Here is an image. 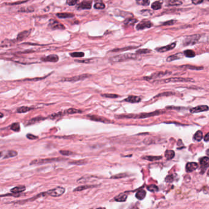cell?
I'll use <instances>...</instances> for the list:
<instances>
[{
    "instance_id": "cell-1",
    "label": "cell",
    "mask_w": 209,
    "mask_h": 209,
    "mask_svg": "<svg viewBox=\"0 0 209 209\" xmlns=\"http://www.w3.org/2000/svg\"><path fill=\"white\" fill-rule=\"evenodd\" d=\"M164 113V111H156L155 112H150V113H142L139 114H129V115H116L115 118H134V119H142V118H147L151 117H153L155 115H159Z\"/></svg>"
},
{
    "instance_id": "cell-2",
    "label": "cell",
    "mask_w": 209,
    "mask_h": 209,
    "mask_svg": "<svg viewBox=\"0 0 209 209\" xmlns=\"http://www.w3.org/2000/svg\"><path fill=\"white\" fill-rule=\"evenodd\" d=\"M138 58V55L137 54H121L117 56H114L113 57L109 58V61H111L112 63H118V62H122L128 60H136Z\"/></svg>"
},
{
    "instance_id": "cell-3",
    "label": "cell",
    "mask_w": 209,
    "mask_h": 209,
    "mask_svg": "<svg viewBox=\"0 0 209 209\" xmlns=\"http://www.w3.org/2000/svg\"><path fill=\"white\" fill-rule=\"evenodd\" d=\"M194 80L191 78H182V77H170L168 79L158 80L154 81V83L162 84L168 83L170 82H194Z\"/></svg>"
},
{
    "instance_id": "cell-4",
    "label": "cell",
    "mask_w": 209,
    "mask_h": 209,
    "mask_svg": "<svg viewBox=\"0 0 209 209\" xmlns=\"http://www.w3.org/2000/svg\"><path fill=\"white\" fill-rule=\"evenodd\" d=\"M200 37H201L200 35H193L187 36L183 41V45L184 46L193 45L194 44H196L197 42H198Z\"/></svg>"
},
{
    "instance_id": "cell-5",
    "label": "cell",
    "mask_w": 209,
    "mask_h": 209,
    "mask_svg": "<svg viewBox=\"0 0 209 209\" xmlns=\"http://www.w3.org/2000/svg\"><path fill=\"white\" fill-rule=\"evenodd\" d=\"M63 160H65V159L62 158H45V159H35L33 160L30 163V165H36V164H42L53 162H58Z\"/></svg>"
},
{
    "instance_id": "cell-6",
    "label": "cell",
    "mask_w": 209,
    "mask_h": 209,
    "mask_svg": "<svg viewBox=\"0 0 209 209\" xmlns=\"http://www.w3.org/2000/svg\"><path fill=\"white\" fill-rule=\"evenodd\" d=\"M65 192V189L63 187H58L52 189H50L46 193L47 196H50L52 197H59L62 196Z\"/></svg>"
},
{
    "instance_id": "cell-7",
    "label": "cell",
    "mask_w": 209,
    "mask_h": 209,
    "mask_svg": "<svg viewBox=\"0 0 209 209\" xmlns=\"http://www.w3.org/2000/svg\"><path fill=\"white\" fill-rule=\"evenodd\" d=\"M91 75L88 74H82V75H79L77 76H74V77H69V78H64L61 81H64V82H77V81H80V80H83L86 79L87 78H89Z\"/></svg>"
},
{
    "instance_id": "cell-8",
    "label": "cell",
    "mask_w": 209,
    "mask_h": 209,
    "mask_svg": "<svg viewBox=\"0 0 209 209\" xmlns=\"http://www.w3.org/2000/svg\"><path fill=\"white\" fill-rule=\"evenodd\" d=\"M170 74H171V72H169V71H165V72H163V71H160V72H156L155 73L152 74L151 75L149 76V77H144V79H145L146 80L156 79L163 77L165 75H169Z\"/></svg>"
},
{
    "instance_id": "cell-9",
    "label": "cell",
    "mask_w": 209,
    "mask_h": 209,
    "mask_svg": "<svg viewBox=\"0 0 209 209\" xmlns=\"http://www.w3.org/2000/svg\"><path fill=\"white\" fill-rule=\"evenodd\" d=\"M153 26V23L150 20H143L136 26L137 30H143L145 29H148Z\"/></svg>"
},
{
    "instance_id": "cell-10",
    "label": "cell",
    "mask_w": 209,
    "mask_h": 209,
    "mask_svg": "<svg viewBox=\"0 0 209 209\" xmlns=\"http://www.w3.org/2000/svg\"><path fill=\"white\" fill-rule=\"evenodd\" d=\"M49 26L52 30H64L65 26L61 23L51 19L49 21Z\"/></svg>"
},
{
    "instance_id": "cell-11",
    "label": "cell",
    "mask_w": 209,
    "mask_h": 209,
    "mask_svg": "<svg viewBox=\"0 0 209 209\" xmlns=\"http://www.w3.org/2000/svg\"><path fill=\"white\" fill-rule=\"evenodd\" d=\"M92 6V1L91 0H84L83 1L79 4L77 9L78 10H83V9H90Z\"/></svg>"
},
{
    "instance_id": "cell-12",
    "label": "cell",
    "mask_w": 209,
    "mask_h": 209,
    "mask_svg": "<svg viewBox=\"0 0 209 209\" xmlns=\"http://www.w3.org/2000/svg\"><path fill=\"white\" fill-rule=\"evenodd\" d=\"M88 118H90V120H92L93 121H98V122H101V123H112L113 122L111 121V120H109L107 118H106L104 117H99V116H96V115H87V116Z\"/></svg>"
},
{
    "instance_id": "cell-13",
    "label": "cell",
    "mask_w": 209,
    "mask_h": 209,
    "mask_svg": "<svg viewBox=\"0 0 209 209\" xmlns=\"http://www.w3.org/2000/svg\"><path fill=\"white\" fill-rule=\"evenodd\" d=\"M41 60L42 61H45V62L56 63L59 60V57L57 55L52 54L45 57H42L41 58Z\"/></svg>"
},
{
    "instance_id": "cell-14",
    "label": "cell",
    "mask_w": 209,
    "mask_h": 209,
    "mask_svg": "<svg viewBox=\"0 0 209 209\" xmlns=\"http://www.w3.org/2000/svg\"><path fill=\"white\" fill-rule=\"evenodd\" d=\"M31 33V31L30 30H24L20 33H19L17 36L16 41V42H20V41H22L24 39H25L26 38H27L28 37V36L30 35V34Z\"/></svg>"
},
{
    "instance_id": "cell-15",
    "label": "cell",
    "mask_w": 209,
    "mask_h": 209,
    "mask_svg": "<svg viewBox=\"0 0 209 209\" xmlns=\"http://www.w3.org/2000/svg\"><path fill=\"white\" fill-rule=\"evenodd\" d=\"M175 46H176V42H174V43L169 44V45H166V46L161 47H158V48H156L155 50L157 52H158L163 53V52H168V51L172 50L173 49L175 48Z\"/></svg>"
},
{
    "instance_id": "cell-16",
    "label": "cell",
    "mask_w": 209,
    "mask_h": 209,
    "mask_svg": "<svg viewBox=\"0 0 209 209\" xmlns=\"http://www.w3.org/2000/svg\"><path fill=\"white\" fill-rule=\"evenodd\" d=\"M208 110V107L206 105H201V106H198L196 107H193L190 109V112L193 113H199V112H206Z\"/></svg>"
},
{
    "instance_id": "cell-17",
    "label": "cell",
    "mask_w": 209,
    "mask_h": 209,
    "mask_svg": "<svg viewBox=\"0 0 209 209\" xmlns=\"http://www.w3.org/2000/svg\"><path fill=\"white\" fill-rule=\"evenodd\" d=\"M208 161H209V159L208 158V156L202 157V158L199 159V163H200L201 169L203 170H204V172H205V170L208 167Z\"/></svg>"
},
{
    "instance_id": "cell-18",
    "label": "cell",
    "mask_w": 209,
    "mask_h": 209,
    "mask_svg": "<svg viewBox=\"0 0 209 209\" xmlns=\"http://www.w3.org/2000/svg\"><path fill=\"white\" fill-rule=\"evenodd\" d=\"M198 168V164L194 162L188 163L186 165V171L187 172H192Z\"/></svg>"
},
{
    "instance_id": "cell-19",
    "label": "cell",
    "mask_w": 209,
    "mask_h": 209,
    "mask_svg": "<svg viewBox=\"0 0 209 209\" xmlns=\"http://www.w3.org/2000/svg\"><path fill=\"white\" fill-rule=\"evenodd\" d=\"M142 99L139 96H128L127 98L125 99L123 101L128 102H131V103H138L140 102Z\"/></svg>"
},
{
    "instance_id": "cell-20",
    "label": "cell",
    "mask_w": 209,
    "mask_h": 209,
    "mask_svg": "<svg viewBox=\"0 0 209 209\" xmlns=\"http://www.w3.org/2000/svg\"><path fill=\"white\" fill-rule=\"evenodd\" d=\"M184 56L183 54L182 53H177L174 54L172 55H170L168 56L167 58V61L168 62H171V61H173L174 60H177L182 58Z\"/></svg>"
},
{
    "instance_id": "cell-21",
    "label": "cell",
    "mask_w": 209,
    "mask_h": 209,
    "mask_svg": "<svg viewBox=\"0 0 209 209\" xmlns=\"http://www.w3.org/2000/svg\"><path fill=\"white\" fill-rule=\"evenodd\" d=\"M26 187L24 185H19V186L16 187L11 189V192L14 194H20L23 191H25Z\"/></svg>"
},
{
    "instance_id": "cell-22",
    "label": "cell",
    "mask_w": 209,
    "mask_h": 209,
    "mask_svg": "<svg viewBox=\"0 0 209 209\" xmlns=\"http://www.w3.org/2000/svg\"><path fill=\"white\" fill-rule=\"evenodd\" d=\"M163 3V2L162 0H158V1H155L151 4V7L152 9H153V10H155V11L159 10V9H161V8H162Z\"/></svg>"
},
{
    "instance_id": "cell-23",
    "label": "cell",
    "mask_w": 209,
    "mask_h": 209,
    "mask_svg": "<svg viewBox=\"0 0 209 209\" xmlns=\"http://www.w3.org/2000/svg\"><path fill=\"white\" fill-rule=\"evenodd\" d=\"M17 155V151L15 150H8L6 152L5 154L3 155V159H7L9 158L15 157Z\"/></svg>"
},
{
    "instance_id": "cell-24",
    "label": "cell",
    "mask_w": 209,
    "mask_h": 209,
    "mask_svg": "<svg viewBox=\"0 0 209 209\" xmlns=\"http://www.w3.org/2000/svg\"><path fill=\"white\" fill-rule=\"evenodd\" d=\"M180 68H183V69H190V70H196V71H200L204 69L202 66H192V65H183L179 67Z\"/></svg>"
},
{
    "instance_id": "cell-25",
    "label": "cell",
    "mask_w": 209,
    "mask_h": 209,
    "mask_svg": "<svg viewBox=\"0 0 209 209\" xmlns=\"http://www.w3.org/2000/svg\"><path fill=\"white\" fill-rule=\"evenodd\" d=\"M128 198V194L126 193H121L118 194L117 196L115 197V201L117 202H125Z\"/></svg>"
},
{
    "instance_id": "cell-26",
    "label": "cell",
    "mask_w": 209,
    "mask_h": 209,
    "mask_svg": "<svg viewBox=\"0 0 209 209\" xmlns=\"http://www.w3.org/2000/svg\"><path fill=\"white\" fill-rule=\"evenodd\" d=\"M45 118L44 117H37L35 118H33L32 119H31L30 120L28 121L27 125H34L35 123H39L42 120H44Z\"/></svg>"
},
{
    "instance_id": "cell-27",
    "label": "cell",
    "mask_w": 209,
    "mask_h": 209,
    "mask_svg": "<svg viewBox=\"0 0 209 209\" xmlns=\"http://www.w3.org/2000/svg\"><path fill=\"white\" fill-rule=\"evenodd\" d=\"M56 17L60 18H68L74 17V15L73 14H71V13L63 12V13L56 14Z\"/></svg>"
},
{
    "instance_id": "cell-28",
    "label": "cell",
    "mask_w": 209,
    "mask_h": 209,
    "mask_svg": "<svg viewBox=\"0 0 209 209\" xmlns=\"http://www.w3.org/2000/svg\"><path fill=\"white\" fill-rule=\"evenodd\" d=\"M96 187V185H82V186H79L76 188H75L74 189V191H83V190H85V189L91 188H94Z\"/></svg>"
},
{
    "instance_id": "cell-29",
    "label": "cell",
    "mask_w": 209,
    "mask_h": 209,
    "mask_svg": "<svg viewBox=\"0 0 209 209\" xmlns=\"http://www.w3.org/2000/svg\"><path fill=\"white\" fill-rule=\"evenodd\" d=\"M146 196V191L144 189H140L136 194V197L139 200H143Z\"/></svg>"
},
{
    "instance_id": "cell-30",
    "label": "cell",
    "mask_w": 209,
    "mask_h": 209,
    "mask_svg": "<svg viewBox=\"0 0 209 209\" xmlns=\"http://www.w3.org/2000/svg\"><path fill=\"white\" fill-rule=\"evenodd\" d=\"M35 107H27V106H22L19 107L17 109V113H25L28 111H30L31 110L35 109Z\"/></svg>"
},
{
    "instance_id": "cell-31",
    "label": "cell",
    "mask_w": 209,
    "mask_h": 209,
    "mask_svg": "<svg viewBox=\"0 0 209 209\" xmlns=\"http://www.w3.org/2000/svg\"><path fill=\"white\" fill-rule=\"evenodd\" d=\"M175 152L173 150H168L165 151V157L168 160H170L174 158Z\"/></svg>"
},
{
    "instance_id": "cell-32",
    "label": "cell",
    "mask_w": 209,
    "mask_h": 209,
    "mask_svg": "<svg viewBox=\"0 0 209 209\" xmlns=\"http://www.w3.org/2000/svg\"><path fill=\"white\" fill-rule=\"evenodd\" d=\"M183 4L182 1H180V0H169L168 2L167 5L168 6H180Z\"/></svg>"
},
{
    "instance_id": "cell-33",
    "label": "cell",
    "mask_w": 209,
    "mask_h": 209,
    "mask_svg": "<svg viewBox=\"0 0 209 209\" xmlns=\"http://www.w3.org/2000/svg\"><path fill=\"white\" fill-rule=\"evenodd\" d=\"M137 22H138V20H137V19H134V18H126V20H125L124 22V23L125 25H131V26H133L135 25V23H137Z\"/></svg>"
},
{
    "instance_id": "cell-34",
    "label": "cell",
    "mask_w": 209,
    "mask_h": 209,
    "mask_svg": "<svg viewBox=\"0 0 209 209\" xmlns=\"http://www.w3.org/2000/svg\"><path fill=\"white\" fill-rule=\"evenodd\" d=\"M183 55L188 58H193L196 56V54L192 50H186L183 52Z\"/></svg>"
},
{
    "instance_id": "cell-35",
    "label": "cell",
    "mask_w": 209,
    "mask_h": 209,
    "mask_svg": "<svg viewBox=\"0 0 209 209\" xmlns=\"http://www.w3.org/2000/svg\"><path fill=\"white\" fill-rule=\"evenodd\" d=\"M203 138V134H202V132L201 131H197L196 133L193 136V139L194 140L196 141H197V142H199L201 141L202 140V139Z\"/></svg>"
},
{
    "instance_id": "cell-36",
    "label": "cell",
    "mask_w": 209,
    "mask_h": 209,
    "mask_svg": "<svg viewBox=\"0 0 209 209\" xmlns=\"http://www.w3.org/2000/svg\"><path fill=\"white\" fill-rule=\"evenodd\" d=\"M115 14L117 16H121V17H126V16H128V15H130V16L132 15V14H130V13L123 11H120V10H115Z\"/></svg>"
},
{
    "instance_id": "cell-37",
    "label": "cell",
    "mask_w": 209,
    "mask_h": 209,
    "mask_svg": "<svg viewBox=\"0 0 209 209\" xmlns=\"http://www.w3.org/2000/svg\"><path fill=\"white\" fill-rule=\"evenodd\" d=\"M16 42V41L14 40H9V39H5L4 41H3L2 42V43L1 44V47H8L12 45L14 42Z\"/></svg>"
},
{
    "instance_id": "cell-38",
    "label": "cell",
    "mask_w": 209,
    "mask_h": 209,
    "mask_svg": "<svg viewBox=\"0 0 209 209\" xmlns=\"http://www.w3.org/2000/svg\"><path fill=\"white\" fill-rule=\"evenodd\" d=\"M11 130L16 132H19L20 131V126L18 123H14L10 126Z\"/></svg>"
},
{
    "instance_id": "cell-39",
    "label": "cell",
    "mask_w": 209,
    "mask_h": 209,
    "mask_svg": "<svg viewBox=\"0 0 209 209\" xmlns=\"http://www.w3.org/2000/svg\"><path fill=\"white\" fill-rule=\"evenodd\" d=\"M162 158V156H146L145 157H143V159H145L146 160H148L150 161H157L159 160L160 159Z\"/></svg>"
},
{
    "instance_id": "cell-40",
    "label": "cell",
    "mask_w": 209,
    "mask_h": 209,
    "mask_svg": "<svg viewBox=\"0 0 209 209\" xmlns=\"http://www.w3.org/2000/svg\"><path fill=\"white\" fill-rule=\"evenodd\" d=\"M94 7L96 9H104L106 7V6L102 1H96L94 5Z\"/></svg>"
},
{
    "instance_id": "cell-41",
    "label": "cell",
    "mask_w": 209,
    "mask_h": 209,
    "mask_svg": "<svg viewBox=\"0 0 209 209\" xmlns=\"http://www.w3.org/2000/svg\"><path fill=\"white\" fill-rule=\"evenodd\" d=\"M82 111L81 110H79V109H76L74 108H71L66 110L65 113L67 114H74V113H82Z\"/></svg>"
},
{
    "instance_id": "cell-42",
    "label": "cell",
    "mask_w": 209,
    "mask_h": 209,
    "mask_svg": "<svg viewBox=\"0 0 209 209\" xmlns=\"http://www.w3.org/2000/svg\"><path fill=\"white\" fill-rule=\"evenodd\" d=\"M136 1L137 4H139L140 6H147L150 4L149 0H136Z\"/></svg>"
},
{
    "instance_id": "cell-43",
    "label": "cell",
    "mask_w": 209,
    "mask_h": 209,
    "mask_svg": "<svg viewBox=\"0 0 209 209\" xmlns=\"http://www.w3.org/2000/svg\"><path fill=\"white\" fill-rule=\"evenodd\" d=\"M147 188L151 192H157L158 191V187L155 185H150Z\"/></svg>"
},
{
    "instance_id": "cell-44",
    "label": "cell",
    "mask_w": 209,
    "mask_h": 209,
    "mask_svg": "<svg viewBox=\"0 0 209 209\" xmlns=\"http://www.w3.org/2000/svg\"><path fill=\"white\" fill-rule=\"evenodd\" d=\"M151 50H149V49H139L137 50L136 52V54H137V55H142V54H149L150 52H151Z\"/></svg>"
},
{
    "instance_id": "cell-45",
    "label": "cell",
    "mask_w": 209,
    "mask_h": 209,
    "mask_svg": "<svg viewBox=\"0 0 209 209\" xmlns=\"http://www.w3.org/2000/svg\"><path fill=\"white\" fill-rule=\"evenodd\" d=\"M62 116H63V113L61 112H58V113H55L52 114V115H49V118H50V119H55V118H59V117H61Z\"/></svg>"
},
{
    "instance_id": "cell-46",
    "label": "cell",
    "mask_w": 209,
    "mask_h": 209,
    "mask_svg": "<svg viewBox=\"0 0 209 209\" xmlns=\"http://www.w3.org/2000/svg\"><path fill=\"white\" fill-rule=\"evenodd\" d=\"M70 55H71V56L75 57L76 58V57H83L85 54L83 52H73V53H71Z\"/></svg>"
},
{
    "instance_id": "cell-47",
    "label": "cell",
    "mask_w": 209,
    "mask_h": 209,
    "mask_svg": "<svg viewBox=\"0 0 209 209\" xmlns=\"http://www.w3.org/2000/svg\"><path fill=\"white\" fill-rule=\"evenodd\" d=\"M101 96L107 98H117L119 97L118 95L115 94H102Z\"/></svg>"
},
{
    "instance_id": "cell-48",
    "label": "cell",
    "mask_w": 209,
    "mask_h": 209,
    "mask_svg": "<svg viewBox=\"0 0 209 209\" xmlns=\"http://www.w3.org/2000/svg\"><path fill=\"white\" fill-rule=\"evenodd\" d=\"M33 11H34V9L31 7H23L18 11V12H32Z\"/></svg>"
},
{
    "instance_id": "cell-49",
    "label": "cell",
    "mask_w": 209,
    "mask_h": 209,
    "mask_svg": "<svg viewBox=\"0 0 209 209\" xmlns=\"http://www.w3.org/2000/svg\"><path fill=\"white\" fill-rule=\"evenodd\" d=\"M136 48V47H124V48H121V49H116L112 50V52H120V51H125V50H128Z\"/></svg>"
},
{
    "instance_id": "cell-50",
    "label": "cell",
    "mask_w": 209,
    "mask_h": 209,
    "mask_svg": "<svg viewBox=\"0 0 209 209\" xmlns=\"http://www.w3.org/2000/svg\"><path fill=\"white\" fill-rule=\"evenodd\" d=\"M79 1V0H67L66 1V4H68L69 6H75L77 4Z\"/></svg>"
},
{
    "instance_id": "cell-51",
    "label": "cell",
    "mask_w": 209,
    "mask_h": 209,
    "mask_svg": "<svg viewBox=\"0 0 209 209\" xmlns=\"http://www.w3.org/2000/svg\"><path fill=\"white\" fill-rule=\"evenodd\" d=\"M60 153L64 156H70L74 154L73 151H71L69 150H60Z\"/></svg>"
},
{
    "instance_id": "cell-52",
    "label": "cell",
    "mask_w": 209,
    "mask_h": 209,
    "mask_svg": "<svg viewBox=\"0 0 209 209\" xmlns=\"http://www.w3.org/2000/svg\"><path fill=\"white\" fill-rule=\"evenodd\" d=\"M128 175L126 174V173H121V174H117V175H114V176L111 177V178H123V177H127Z\"/></svg>"
},
{
    "instance_id": "cell-53",
    "label": "cell",
    "mask_w": 209,
    "mask_h": 209,
    "mask_svg": "<svg viewBox=\"0 0 209 209\" xmlns=\"http://www.w3.org/2000/svg\"><path fill=\"white\" fill-rule=\"evenodd\" d=\"M76 62L82 63H90L93 61V59H85L83 60H75Z\"/></svg>"
},
{
    "instance_id": "cell-54",
    "label": "cell",
    "mask_w": 209,
    "mask_h": 209,
    "mask_svg": "<svg viewBox=\"0 0 209 209\" xmlns=\"http://www.w3.org/2000/svg\"><path fill=\"white\" fill-rule=\"evenodd\" d=\"M175 23H176V20H169L168 22H166L162 23L163 26H169V25H173Z\"/></svg>"
},
{
    "instance_id": "cell-55",
    "label": "cell",
    "mask_w": 209,
    "mask_h": 209,
    "mask_svg": "<svg viewBox=\"0 0 209 209\" xmlns=\"http://www.w3.org/2000/svg\"><path fill=\"white\" fill-rule=\"evenodd\" d=\"M174 178L173 175H168V176L166 177V182H168V183H171L174 181Z\"/></svg>"
},
{
    "instance_id": "cell-56",
    "label": "cell",
    "mask_w": 209,
    "mask_h": 209,
    "mask_svg": "<svg viewBox=\"0 0 209 209\" xmlns=\"http://www.w3.org/2000/svg\"><path fill=\"white\" fill-rule=\"evenodd\" d=\"M86 162H85L83 160H80V161H73V162H70L69 164H76V165H82L85 164Z\"/></svg>"
},
{
    "instance_id": "cell-57",
    "label": "cell",
    "mask_w": 209,
    "mask_h": 209,
    "mask_svg": "<svg viewBox=\"0 0 209 209\" xmlns=\"http://www.w3.org/2000/svg\"><path fill=\"white\" fill-rule=\"evenodd\" d=\"M171 94H174V93H173L172 92H165V93H161V94H159L158 95H156V96H155V98H158V97H160V96H166V95H168V96H169V95H171Z\"/></svg>"
},
{
    "instance_id": "cell-58",
    "label": "cell",
    "mask_w": 209,
    "mask_h": 209,
    "mask_svg": "<svg viewBox=\"0 0 209 209\" xmlns=\"http://www.w3.org/2000/svg\"><path fill=\"white\" fill-rule=\"evenodd\" d=\"M26 137L30 140H35L38 139V137L36 136L35 135H33L32 134H26Z\"/></svg>"
},
{
    "instance_id": "cell-59",
    "label": "cell",
    "mask_w": 209,
    "mask_h": 209,
    "mask_svg": "<svg viewBox=\"0 0 209 209\" xmlns=\"http://www.w3.org/2000/svg\"><path fill=\"white\" fill-rule=\"evenodd\" d=\"M193 4H195V5H197V4H201L202 3H203L204 0H191Z\"/></svg>"
},
{
    "instance_id": "cell-60",
    "label": "cell",
    "mask_w": 209,
    "mask_h": 209,
    "mask_svg": "<svg viewBox=\"0 0 209 209\" xmlns=\"http://www.w3.org/2000/svg\"><path fill=\"white\" fill-rule=\"evenodd\" d=\"M208 135H209L208 133H207L206 135L205 136H204V140H205L206 142H208V140H209V136Z\"/></svg>"
},
{
    "instance_id": "cell-61",
    "label": "cell",
    "mask_w": 209,
    "mask_h": 209,
    "mask_svg": "<svg viewBox=\"0 0 209 209\" xmlns=\"http://www.w3.org/2000/svg\"><path fill=\"white\" fill-rule=\"evenodd\" d=\"M2 156H3V151H0V158H1V157Z\"/></svg>"
},
{
    "instance_id": "cell-62",
    "label": "cell",
    "mask_w": 209,
    "mask_h": 209,
    "mask_svg": "<svg viewBox=\"0 0 209 209\" xmlns=\"http://www.w3.org/2000/svg\"><path fill=\"white\" fill-rule=\"evenodd\" d=\"M3 116H4L3 113H1V112H0V118H2V117H3Z\"/></svg>"
}]
</instances>
